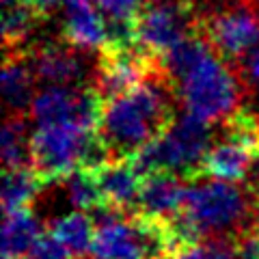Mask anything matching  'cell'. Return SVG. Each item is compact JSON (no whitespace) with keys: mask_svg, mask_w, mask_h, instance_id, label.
Returning a JSON list of instances; mask_svg holds the SVG:
<instances>
[{"mask_svg":"<svg viewBox=\"0 0 259 259\" xmlns=\"http://www.w3.org/2000/svg\"><path fill=\"white\" fill-rule=\"evenodd\" d=\"M197 32L199 15L190 3L145 5L139 15V44L158 56Z\"/></svg>","mask_w":259,"mask_h":259,"instance_id":"ba28073f","label":"cell"},{"mask_svg":"<svg viewBox=\"0 0 259 259\" xmlns=\"http://www.w3.org/2000/svg\"><path fill=\"white\" fill-rule=\"evenodd\" d=\"M41 221L32 209L5 214L3 223V259H24L44 236Z\"/></svg>","mask_w":259,"mask_h":259,"instance_id":"9a60e30c","label":"cell"},{"mask_svg":"<svg viewBox=\"0 0 259 259\" xmlns=\"http://www.w3.org/2000/svg\"><path fill=\"white\" fill-rule=\"evenodd\" d=\"M63 184L67 188L69 203L80 212H95L97 207L106 205L95 168H78L69 177H65Z\"/></svg>","mask_w":259,"mask_h":259,"instance_id":"ffe728a7","label":"cell"},{"mask_svg":"<svg viewBox=\"0 0 259 259\" xmlns=\"http://www.w3.org/2000/svg\"><path fill=\"white\" fill-rule=\"evenodd\" d=\"M212 149L209 123L184 112L164 134L132 158L145 175L175 173L188 180L203 175V160Z\"/></svg>","mask_w":259,"mask_h":259,"instance_id":"5b68a950","label":"cell"},{"mask_svg":"<svg viewBox=\"0 0 259 259\" xmlns=\"http://www.w3.org/2000/svg\"><path fill=\"white\" fill-rule=\"evenodd\" d=\"M44 22L28 0H3V46L5 50H20L37 24Z\"/></svg>","mask_w":259,"mask_h":259,"instance_id":"ac0fdd59","label":"cell"},{"mask_svg":"<svg viewBox=\"0 0 259 259\" xmlns=\"http://www.w3.org/2000/svg\"><path fill=\"white\" fill-rule=\"evenodd\" d=\"M28 3L32 5V9L41 15L44 20H48L56 11V7L63 5V0H28Z\"/></svg>","mask_w":259,"mask_h":259,"instance_id":"603a6c76","label":"cell"},{"mask_svg":"<svg viewBox=\"0 0 259 259\" xmlns=\"http://www.w3.org/2000/svg\"><path fill=\"white\" fill-rule=\"evenodd\" d=\"M175 87L156 76L119 97L104 102L100 139L110 160H127L160 139L175 123Z\"/></svg>","mask_w":259,"mask_h":259,"instance_id":"6da1fadb","label":"cell"},{"mask_svg":"<svg viewBox=\"0 0 259 259\" xmlns=\"http://www.w3.org/2000/svg\"><path fill=\"white\" fill-rule=\"evenodd\" d=\"M110 160L100 132L71 123L37 125L30 134V166L50 186L78 168H97Z\"/></svg>","mask_w":259,"mask_h":259,"instance_id":"277c9868","label":"cell"},{"mask_svg":"<svg viewBox=\"0 0 259 259\" xmlns=\"http://www.w3.org/2000/svg\"><path fill=\"white\" fill-rule=\"evenodd\" d=\"M136 259H156V257H136Z\"/></svg>","mask_w":259,"mask_h":259,"instance_id":"d4e9b609","label":"cell"},{"mask_svg":"<svg viewBox=\"0 0 259 259\" xmlns=\"http://www.w3.org/2000/svg\"><path fill=\"white\" fill-rule=\"evenodd\" d=\"M0 151H3L5 171L20 166H30V136L26 134L24 115H9L0 134Z\"/></svg>","mask_w":259,"mask_h":259,"instance_id":"d6986e66","label":"cell"},{"mask_svg":"<svg viewBox=\"0 0 259 259\" xmlns=\"http://www.w3.org/2000/svg\"><path fill=\"white\" fill-rule=\"evenodd\" d=\"M44 177L32 166L9 168L3 175V209L5 214L18 212V209H30L32 201L46 188Z\"/></svg>","mask_w":259,"mask_h":259,"instance_id":"e0dca14e","label":"cell"},{"mask_svg":"<svg viewBox=\"0 0 259 259\" xmlns=\"http://www.w3.org/2000/svg\"><path fill=\"white\" fill-rule=\"evenodd\" d=\"M145 5H177V3H190V0H143Z\"/></svg>","mask_w":259,"mask_h":259,"instance_id":"cb8c5ba5","label":"cell"},{"mask_svg":"<svg viewBox=\"0 0 259 259\" xmlns=\"http://www.w3.org/2000/svg\"><path fill=\"white\" fill-rule=\"evenodd\" d=\"M30 117L37 125L71 123L84 130H100L104 115V100L95 87H48L32 100Z\"/></svg>","mask_w":259,"mask_h":259,"instance_id":"8992f818","label":"cell"},{"mask_svg":"<svg viewBox=\"0 0 259 259\" xmlns=\"http://www.w3.org/2000/svg\"><path fill=\"white\" fill-rule=\"evenodd\" d=\"M35 69H32L30 52L20 50H5L3 61V95L9 108V115H24L30 110L35 100Z\"/></svg>","mask_w":259,"mask_h":259,"instance_id":"4fadbf2b","label":"cell"},{"mask_svg":"<svg viewBox=\"0 0 259 259\" xmlns=\"http://www.w3.org/2000/svg\"><path fill=\"white\" fill-rule=\"evenodd\" d=\"M255 160H259L248 147L233 141H223L212 145L203 160V175L223 182H242L250 173Z\"/></svg>","mask_w":259,"mask_h":259,"instance_id":"5bb4252c","label":"cell"},{"mask_svg":"<svg viewBox=\"0 0 259 259\" xmlns=\"http://www.w3.org/2000/svg\"><path fill=\"white\" fill-rule=\"evenodd\" d=\"M104 22H136L143 11V0H93Z\"/></svg>","mask_w":259,"mask_h":259,"instance_id":"44dd1931","label":"cell"},{"mask_svg":"<svg viewBox=\"0 0 259 259\" xmlns=\"http://www.w3.org/2000/svg\"><path fill=\"white\" fill-rule=\"evenodd\" d=\"M175 93L184 112L205 123H218L240 110L244 84L238 69L231 67L209 46L201 59L175 82Z\"/></svg>","mask_w":259,"mask_h":259,"instance_id":"3957f363","label":"cell"},{"mask_svg":"<svg viewBox=\"0 0 259 259\" xmlns=\"http://www.w3.org/2000/svg\"><path fill=\"white\" fill-rule=\"evenodd\" d=\"M63 41L82 52L106 46V22L93 0H63Z\"/></svg>","mask_w":259,"mask_h":259,"instance_id":"8fae6325","label":"cell"},{"mask_svg":"<svg viewBox=\"0 0 259 259\" xmlns=\"http://www.w3.org/2000/svg\"><path fill=\"white\" fill-rule=\"evenodd\" d=\"M199 32L227 63L238 65L259 48V15L248 5H233L216 15L199 20Z\"/></svg>","mask_w":259,"mask_h":259,"instance_id":"52a82bcc","label":"cell"},{"mask_svg":"<svg viewBox=\"0 0 259 259\" xmlns=\"http://www.w3.org/2000/svg\"><path fill=\"white\" fill-rule=\"evenodd\" d=\"M80 52L67 41L44 44L30 50L32 69L39 82L50 87H78L84 76V63Z\"/></svg>","mask_w":259,"mask_h":259,"instance_id":"9c48e42d","label":"cell"},{"mask_svg":"<svg viewBox=\"0 0 259 259\" xmlns=\"http://www.w3.org/2000/svg\"><path fill=\"white\" fill-rule=\"evenodd\" d=\"M175 173H149L143 180V188L136 201V212L149 218L171 221L182 212L188 186Z\"/></svg>","mask_w":259,"mask_h":259,"instance_id":"30bf717a","label":"cell"},{"mask_svg":"<svg viewBox=\"0 0 259 259\" xmlns=\"http://www.w3.org/2000/svg\"><path fill=\"white\" fill-rule=\"evenodd\" d=\"M95 173H97V182H100L106 205L121 209V212L136 207L145 173L136 166V162L132 158L108 160L106 164L97 166Z\"/></svg>","mask_w":259,"mask_h":259,"instance_id":"7c38bea8","label":"cell"},{"mask_svg":"<svg viewBox=\"0 0 259 259\" xmlns=\"http://www.w3.org/2000/svg\"><path fill=\"white\" fill-rule=\"evenodd\" d=\"M259 209L255 190H244L233 182L209 180L188 186L182 212L171 218L182 248L201 240H233L253 225Z\"/></svg>","mask_w":259,"mask_h":259,"instance_id":"7a4b0ae2","label":"cell"},{"mask_svg":"<svg viewBox=\"0 0 259 259\" xmlns=\"http://www.w3.org/2000/svg\"><path fill=\"white\" fill-rule=\"evenodd\" d=\"M95 229L97 227H95L93 216L76 209V212L54 218L48 231L69 250V255L74 259H82L84 255H91Z\"/></svg>","mask_w":259,"mask_h":259,"instance_id":"2e32d148","label":"cell"},{"mask_svg":"<svg viewBox=\"0 0 259 259\" xmlns=\"http://www.w3.org/2000/svg\"><path fill=\"white\" fill-rule=\"evenodd\" d=\"M24 259H74V257L69 255V250L65 248L50 231H46Z\"/></svg>","mask_w":259,"mask_h":259,"instance_id":"7402d4cb","label":"cell"},{"mask_svg":"<svg viewBox=\"0 0 259 259\" xmlns=\"http://www.w3.org/2000/svg\"><path fill=\"white\" fill-rule=\"evenodd\" d=\"M171 259H173V257H171Z\"/></svg>","mask_w":259,"mask_h":259,"instance_id":"484cf974","label":"cell"}]
</instances>
